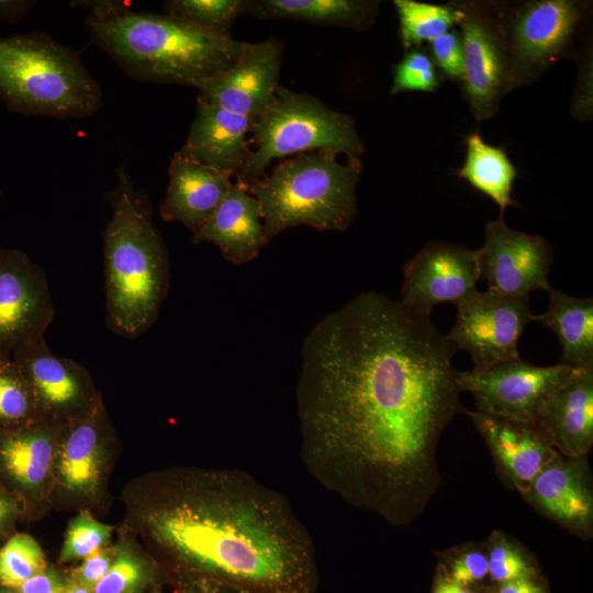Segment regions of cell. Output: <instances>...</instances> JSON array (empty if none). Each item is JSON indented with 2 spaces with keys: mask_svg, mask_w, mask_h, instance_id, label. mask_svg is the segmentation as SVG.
I'll return each instance as SVG.
<instances>
[{
  "mask_svg": "<svg viewBox=\"0 0 593 593\" xmlns=\"http://www.w3.org/2000/svg\"><path fill=\"white\" fill-rule=\"evenodd\" d=\"M456 351L430 314L377 292L315 324L295 393L310 472L393 526L414 523L440 485V436L463 412Z\"/></svg>",
  "mask_w": 593,
  "mask_h": 593,
  "instance_id": "obj_1",
  "label": "cell"
},
{
  "mask_svg": "<svg viewBox=\"0 0 593 593\" xmlns=\"http://www.w3.org/2000/svg\"><path fill=\"white\" fill-rule=\"evenodd\" d=\"M157 508L160 545L214 580L256 593H314L312 540L286 499L240 471Z\"/></svg>",
  "mask_w": 593,
  "mask_h": 593,
  "instance_id": "obj_2",
  "label": "cell"
},
{
  "mask_svg": "<svg viewBox=\"0 0 593 593\" xmlns=\"http://www.w3.org/2000/svg\"><path fill=\"white\" fill-rule=\"evenodd\" d=\"M92 42L134 78L199 89L231 66L243 42L209 33L169 15L133 11L118 1H89Z\"/></svg>",
  "mask_w": 593,
  "mask_h": 593,
  "instance_id": "obj_3",
  "label": "cell"
},
{
  "mask_svg": "<svg viewBox=\"0 0 593 593\" xmlns=\"http://www.w3.org/2000/svg\"><path fill=\"white\" fill-rule=\"evenodd\" d=\"M116 178L104 194L111 206L102 234L107 324L116 335L134 338L156 321L169 287V265L148 197L134 187L124 166Z\"/></svg>",
  "mask_w": 593,
  "mask_h": 593,
  "instance_id": "obj_4",
  "label": "cell"
},
{
  "mask_svg": "<svg viewBox=\"0 0 593 593\" xmlns=\"http://www.w3.org/2000/svg\"><path fill=\"white\" fill-rule=\"evenodd\" d=\"M361 161L340 163L337 154L309 152L277 164L248 191L259 203L268 239L294 226L345 231L357 211Z\"/></svg>",
  "mask_w": 593,
  "mask_h": 593,
  "instance_id": "obj_5",
  "label": "cell"
},
{
  "mask_svg": "<svg viewBox=\"0 0 593 593\" xmlns=\"http://www.w3.org/2000/svg\"><path fill=\"white\" fill-rule=\"evenodd\" d=\"M0 97L11 111L56 118H86L102 103L79 56L40 32L0 38Z\"/></svg>",
  "mask_w": 593,
  "mask_h": 593,
  "instance_id": "obj_6",
  "label": "cell"
},
{
  "mask_svg": "<svg viewBox=\"0 0 593 593\" xmlns=\"http://www.w3.org/2000/svg\"><path fill=\"white\" fill-rule=\"evenodd\" d=\"M249 155L236 182L249 189L270 161L293 154L329 152L360 160L363 144L354 120L317 98L279 86L269 108L254 122Z\"/></svg>",
  "mask_w": 593,
  "mask_h": 593,
  "instance_id": "obj_7",
  "label": "cell"
},
{
  "mask_svg": "<svg viewBox=\"0 0 593 593\" xmlns=\"http://www.w3.org/2000/svg\"><path fill=\"white\" fill-rule=\"evenodd\" d=\"M591 7L586 0L501 2L512 91L535 82L574 53Z\"/></svg>",
  "mask_w": 593,
  "mask_h": 593,
  "instance_id": "obj_8",
  "label": "cell"
},
{
  "mask_svg": "<svg viewBox=\"0 0 593 593\" xmlns=\"http://www.w3.org/2000/svg\"><path fill=\"white\" fill-rule=\"evenodd\" d=\"M463 48L462 94L478 121L493 118L511 92L508 47L501 2L452 1Z\"/></svg>",
  "mask_w": 593,
  "mask_h": 593,
  "instance_id": "obj_9",
  "label": "cell"
},
{
  "mask_svg": "<svg viewBox=\"0 0 593 593\" xmlns=\"http://www.w3.org/2000/svg\"><path fill=\"white\" fill-rule=\"evenodd\" d=\"M579 369L562 362L535 366L517 357L484 369L457 371V383L473 395L478 412L536 424L546 400Z\"/></svg>",
  "mask_w": 593,
  "mask_h": 593,
  "instance_id": "obj_10",
  "label": "cell"
},
{
  "mask_svg": "<svg viewBox=\"0 0 593 593\" xmlns=\"http://www.w3.org/2000/svg\"><path fill=\"white\" fill-rule=\"evenodd\" d=\"M455 325L447 337L466 350L473 369H484L519 357L518 340L530 322L529 295L477 292L457 305Z\"/></svg>",
  "mask_w": 593,
  "mask_h": 593,
  "instance_id": "obj_11",
  "label": "cell"
},
{
  "mask_svg": "<svg viewBox=\"0 0 593 593\" xmlns=\"http://www.w3.org/2000/svg\"><path fill=\"white\" fill-rule=\"evenodd\" d=\"M54 316L43 269L23 250L0 248V355L43 337Z\"/></svg>",
  "mask_w": 593,
  "mask_h": 593,
  "instance_id": "obj_12",
  "label": "cell"
},
{
  "mask_svg": "<svg viewBox=\"0 0 593 593\" xmlns=\"http://www.w3.org/2000/svg\"><path fill=\"white\" fill-rule=\"evenodd\" d=\"M479 279L488 289L506 295H528L550 289L548 275L552 264L549 243L539 235L516 231L504 217L484 227L482 246L475 250Z\"/></svg>",
  "mask_w": 593,
  "mask_h": 593,
  "instance_id": "obj_13",
  "label": "cell"
},
{
  "mask_svg": "<svg viewBox=\"0 0 593 593\" xmlns=\"http://www.w3.org/2000/svg\"><path fill=\"white\" fill-rule=\"evenodd\" d=\"M282 51V42L275 37L243 42L234 63L208 79L198 89L197 100L255 122L275 99Z\"/></svg>",
  "mask_w": 593,
  "mask_h": 593,
  "instance_id": "obj_14",
  "label": "cell"
},
{
  "mask_svg": "<svg viewBox=\"0 0 593 593\" xmlns=\"http://www.w3.org/2000/svg\"><path fill=\"white\" fill-rule=\"evenodd\" d=\"M401 302L430 314L443 302L456 306L478 292L475 250L446 242H429L404 267Z\"/></svg>",
  "mask_w": 593,
  "mask_h": 593,
  "instance_id": "obj_15",
  "label": "cell"
},
{
  "mask_svg": "<svg viewBox=\"0 0 593 593\" xmlns=\"http://www.w3.org/2000/svg\"><path fill=\"white\" fill-rule=\"evenodd\" d=\"M526 501L570 532L590 538L593 492L586 456L558 455L532 482Z\"/></svg>",
  "mask_w": 593,
  "mask_h": 593,
  "instance_id": "obj_16",
  "label": "cell"
},
{
  "mask_svg": "<svg viewBox=\"0 0 593 593\" xmlns=\"http://www.w3.org/2000/svg\"><path fill=\"white\" fill-rule=\"evenodd\" d=\"M510 483L525 495L534 479L558 455L537 424L467 411Z\"/></svg>",
  "mask_w": 593,
  "mask_h": 593,
  "instance_id": "obj_17",
  "label": "cell"
},
{
  "mask_svg": "<svg viewBox=\"0 0 593 593\" xmlns=\"http://www.w3.org/2000/svg\"><path fill=\"white\" fill-rule=\"evenodd\" d=\"M253 124L244 115L197 100L195 118L177 154L236 177L250 152Z\"/></svg>",
  "mask_w": 593,
  "mask_h": 593,
  "instance_id": "obj_18",
  "label": "cell"
},
{
  "mask_svg": "<svg viewBox=\"0 0 593 593\" xmlns=\"http://www.w3.org/2000/svg\"><path fill=\"white\" fill-rule=\"evenodd\" d=\"M536 424L561 456L589 454L593 444V366L580 368L550 394Z\"/></svg>",
  "mask_w": 593,
  "mask_h": 593,
  "instance_id": "obj_19",
  "label": "cell"
},
{
  "mask_svg": "<svg viewBox=\"0 0 593 593\" xmlns=\"http://www.w3.org/2000/svg\"><path fill=\"white\" fill-rule=\"evenodd\" d=\"M11 359L26 380L36 407L57 413L85 404L89 395L85 369L70 358L54 355L44 336L16 347Z\"/></svg>",
  "mask_w": 593,
  "mask_h": 593,
  "instance_id": "obj_20",
  "label": "cell"
},
{
  "mask_svg": "<svg viewBox=\"0 0 593 593\" xmlns=\"http://www.w3.org/2000/svg\"><path fill=\"white\" fill-rule=\"evenodd\" d=\"M192 234L193 243L214 244L234 265L253 260L269 242L259 203L236 181L212 215Z\"/></svg>",
  "mask_w": 593,
  "mask_h": 593,
  "instance_id": "obj_21",
  "label": "cell"
},
{
  "mask_svg": "<svg viewBox=\"0 0 593 593\" xmlns=\"http://www.w3.org/2000/svg\"><path fill=\"white\" fill-rule=\"evenodd\" d=\"M169 182L159 214L194 233L230 191L231 176L175 153L169 164Z\"/></svg>",
  "mask_w": 593,
  "mask_h": 593,
  "instance_id": "obj_22",
  "label": "cell"
},
{
  "mask_svg": "<svg viewBox=\"0 0 593 593\" xmlns=\"http://www.w3.org/2000/svg\"><path fill=\"white\" fill-rule=\"evenodd\" d=\"M374 0H248L247 13L258 19H293L320 25L367 31L376 22Z\"/></svg>",
  "mask_w": 593,
  "mask_h": 593,
  "instance_id": "obj_23",
  "label": "cell"
},
{
  "mask_svg": "<svg viewBox=\"0 0 593 593\" xmlns=\"http://www.w3.org/2000/svg\"><path fill=\"white\" fill-rule=\"evenodd\" d=\"M545 313L530 316L551 329L561 346L562 363L585 368L593 366V300L570 296L550 288Z\"/></svg>",
  "mask_w": 593,
  "mask_h": 593,
  "instance_id": "obj_24",
  "label": "cell"
},
{
  "mask_svg": "<svg viewBox=\"0 0 593 593\" xmlns=\"http://www.w3.org/2000/svg\"><path fill=\"white\" fill-rule=\"evenodd\" d=\"M456 174L493 200L501 216L507 206L516 204L512 198L515 166L502 147L488 144L478 132L467 137L465 161Z\"/></svg>",
  "mask_w": 593,
  "mask_h": 593,
  "instance_id": "obj_25",
  "label": "cell"
},
{
  "mask_svg": "<svg viewBox=\"0 0 593 593\" xmlns=\"http://www.w3.org/2000/svg\"><path fill=\"white\" fill-rule=\"evenodd\" d=\"M53 456L52 436L43 429H25L4 437L0 457L5 470L20 484L34 488L43 482Z\"/></svg>",
  "mask_w": 593,
  "mask_h": 593,
  "instance_id": "obj_26",
  "label": "cell"
},
{
  "mask_svg": "<svg viewBox=\"0 0 593 593\" xmlns=\"http://www.w3.org/2000/svg\"><path fill=\"white\" fill-rule=\"evenodd\" d=\"M99 426L92 416L75 424L65 438L59 459V472L71 490H89L99 477Z\"/></svg>",
  "mask_w": 593,
  "mask_h": 593,
  "instance_id": "obj_27",
  "label": "cell"
},
{
  "mask_svg": "<svg viewBox=\"0 0 593 593\" xmlns=\"http://www.w3.org/2000/svg\"><path fill=\"white\" fill-rule=\"evenodd\" d=\"M401 44L405 51L422 46L457 26L458 11L452 2L426 3L395 0Z\"/></svg>",
  "mask_w": 593,
  "mask_h": 593,
  "instance_id": "obj_28",
  "label": "cell"
},
{
  "mask_svg": "<svg viewBox=\"0 0 593 593\" xmlns=\"http://www.w3.org/2000/svg\"><path fill=\"white\" fill-rule=\"evenodd\" d=\"M167 15L199 30L231 35L234 22L247 13L248 0H169Z\"/></svg>",
  "mask_w": 593,
  "mask_h": 593,
  "instance_id": "obj_29",
  "label": "cell"
},
{
  "mask_svg": "<svg viewBox=\"0 0 593 593\" xmlns=\"http://www.w3.org/2000/svg\"><path fill=\"white\" fill-rule=\"evenodd\" d=\"M46 571V561L37 541L18 534L0 549V583L18 589L32 577Z\"/></svg>",
  "mask_w": 593,
  "mask_h": 593,
  "instance_id": "obj_30",
  "label": "cell"
},
{
  "mask_svg": "<svg viewBox=\"0 0 593 593\" xmlns=\"http://www.w3.org/2000/svg\"><path fill=\"white\" fill-rule=\"evenodd\" d=\"M36 413L32 392L11 357L0 359V425L23 424Z\"/></svg>",
  "mask_w": 593,
  "mask_h": 593,
  "instance_id": "obj_31",
  "label": "cell"
},
{
  "mask_svg": "<svg viewBox=\"0 0 593 593\" xmlns=\"http://www.w3.org/2000/svg\"><path fill=\"white\" fill-rule=\"evenodd\" d=\"M440 83L441 75L433 58L426 49L419 46L405 51L402 59L394 66L390 93L433 92Z\"/></svg>",
  "mask_w": 593,
  "mask_h": 593,
  "instance_id": "obj_32",
  "label": "cell"
},
{
  "mask_svg": "<svg viewBox=\"0 0 593 593\" xmlns=\"http://www.w3.org/2000/svg\"><path fill=\"white\" fill-rule=\"evenodd\" d=\"M111 533L109 525L94 519L89 513H80L70 523L64 547L61 550V560L86 558L107 541Z\"/></svg>",
  "mask_w": 593,
  "mask_h": 593,
  "instance_id": "obj_33",
  "label": "cell"
},
{
  "mask_svg": "<svg viewBox=\"0 0 593 593\" xmlns=\"http://www.w3.org/2000/svg\"><path fill=\"white\" fill-rule=\"evenodd\" d=\"M491 548L486 556L488 573L497 582L519 578H532L533 569L519 549L501 533L491 536Z\"/></svg>",
  "mask_w": 593,
  "mask_h": 593,
  "instance_id": "obj_34",
  "label": "cell"
},
{
  "mask_svg": "<svg viewBox=\"0 0 593 593\" xmlns=\"http://www.w3.org/2000/svg\"><path fill=\"white\" fill-rule=\"evenodd\" d=\"M145 581V568L131 553L121 552L93 593H135Z\"/></svg>",
  "mask_w": 593,
  "mask_h": 593,
  "instance_id": "obj_35",
  "label": "cell"
},
{
  "mask_svg": "<svg viewBox=\"0 0 593 593\" xmlns=\"http://www.w3.org/2000/svg\"><path fill=\"white\" fill-rule=\"evenodd\" d=\"M428 46V53L440 75L460 82L463 74V48L459 31L452 29L429 42Z\"/></svg>",
  "mask_w": 593,
  "mask_h": 593,
  "instance_id": "obj_36",
  "label": "cell"
},
{
  "mask_svg": "<svg viewBox=\"0 0 593 593\" xmlns=\"http://www.w3.org/2000/svg\"><path fill=\"white\" fill-rule=\"evenodd\" d=\"M488 574L486 556L480 550H470L462 552L454 559L449 580L467 586L471 583L480 581Z\"/></svg>",
  "mask_w": 593,
  "mask_h": 593,
  "instance_id": "obj_37",
  "label": "cell"
},
{
  "mask_svg": "<svg viewBox=\"0 0 593 593\" xmlns=\"http://www.w3.org/2000/svg\"><path fill=\"white\" fill-rule=\"evenodd\" d=\"M572 115L580 121L592 119V49L586 47L577 82L571 108Z\"/></svg>",
  "mask_w": 593,
  "mask_h": 593,
  "instance_id": "obj_38",
  "label": "cell"
},
{
  "mask_svg": "<svg viewBox=\"0 0 593 593\" xmlns=\"http://www.w3.org/2000/svg\"><path fill=\"white\" fill-rule=\"evenodd\" d=\"M112 563L107 552L100 550L92 552L77 569L76 582L88 589L93 588L107 574Z\"/></svg>",
  "mask_w": 593,
  "mask_h": 593,
  "instance_id": "obj_39",
  "label": "cell"
},
{
  "mask_svg": "<svg viewBox=\"0 0 593 593\" xmlns=\"http://www.w3.org/2000/svg\"><path fill=\"white\" fill-rule=\"evenodd\" d=\"M65 585L54 572H42L23 582L19 593H63Z\"/></svg>",
  "mask_w": 593,
  "mask_h": 593,
  "instance_id": "obj_40",
  "label": "cell"
},
{
  "mask_svg": "<svg viewBox=\"0 0 593 593\" xmlns=\"http://www.w3.org/2000/svg\"><path fill=\"white\" fill-rule=\"evenodd\" d=\"M35 4V1L0 0V19L15 22L21 20Z\"/></svg>",
  "mask_w": 593,
  "mask_h": 593,
  "instance_id": "obj_41",
  "label": "cell"
},
{
  "mask_svg": "<svg viewBox=\"0 0 593 593\" xmlns=\"http://www.w3.org/2000/svg\"><path fill=\"white\" fill-rule=\"evenodd\" d=\"M497 593H545L532 578H519L503 582Z\"/></svg>",
  "mask_w": 593,
  "mask_h": 593,
  "instance_id": "obj_42",
  "label": "cell"
},
{
  "mask_svg": "<svg viewBox=\"0 0 593 593\" xmlns=\"http://www.w3.org/2000/svg\"><path fill=\"white\" fill-rule=\"evenodd\" d=\"M434 593H471L465 586L452 582L449 579L440 580L435 586Z\"/></svg>",
  "mask_w": 593,
  "mask_h": 593,
  "instance_id": "obj_43",
  "label": "cell"
},
{
  "mask_svg": "<svg viewBox=\"0 0 593 593\" xmlns=\"http://www.w3.org/2000/svg\"><path fill=\"white\" fill-rule=\"evenodd\" d=\"M213 593H256V592L244 589L242 586L216 581V585L214 586Z\"/></svg>",
  "mask_w": 593,
  "mask_h": 593,
  "instance_id": "obj_44",
  "label": "cell"
},
{
  "mask_svg": "<svg viewBox=\"0 0 593 593\" xmlns=\"http://www.w3.org/2000/svg\"><path fill=\"white\" fill-rule=\"evenodd\" d=\"M12 512V504L0 495V524L7 519Z\"/></svg>",
  "mask_w": 593,
  "mask_h": 593,
  "instance_id": "obj_45",
  "label": "cell"
},
{
  "mask_svg": "<svg viewBox=\"0 0 593 593\" xmlns=\"http://www.w3.org/2000/svg\"><path fill=\"white\" fill-rule=\"evenodd\" d=\"M63 593H91L90 590L77 582L65 585Z\"/></svg>",
  "mask_w": 593,
  "mask_h": 593,
  "instance_id": "obj_46",
  "label": "cell"
},
{
  "mask_svg": "<svg viewBox=\"0 0 593 593\" xmlns=\"http://www.w3.org/2000/svg\"><path fill=\"white\" fill-rule=\"evenodd\" d=\"M0 593H14V592L7 591V590H0Z\"/></svg>",
  "mask_w": 593,
  "mask_h": 593,
  "instance_id": "obj_47",
  "label": "cell"
},
{
  "mask_svg": "<svg viewBox=\"0 0 593 593\" xmlns=\"http://www.w3.org/2000/svg\"><path fill=\"white\" fill-rule=\"evenodd\" d=\"M1 358H8V357L0 355V359H1Z\"/></svg>",
  "mask_w": 593,
  "mask_h": 593,
  "instance_id": "obj_48",
  "label": "cell"
}]
</instances>
